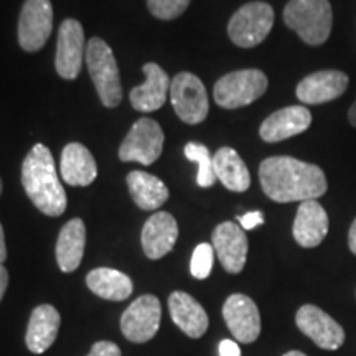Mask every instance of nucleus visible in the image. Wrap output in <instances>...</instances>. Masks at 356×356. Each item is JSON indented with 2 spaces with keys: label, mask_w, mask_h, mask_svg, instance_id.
Masks as SVG:
<instances>
[{
  "label": "nucleus",
  "mask_w": 356,
  "mask_h": 356,
  "mask_svg": "<svg viewBox=\"0 0 356 356\" xmlns=\"http://www.w3.org/2000/svg\"><path fill=\"white\" fill-rule=\"evenodd\" d=\"M8 286V273L3 266H0V302L3 299V293L7 291Z\"/></svg>",
  "instance_id": "nucleus-33"
},
{
  "label": "nucleus",
  "mask_w": 356,
  "mask_h": 356,
  "mask_svg": "<svg viewBox=\"0 0 356 356\" xmlns=\"http://www.w3.org/2000/svg\"><path fill=\"white\" fill-rule=\"evenodd\" d=\"M178 238L177 220L170 213L157 211L145 221L142 228V249L149 259H162L175 246Z\"/></svg>",
  "instance_id": "nucleus-17"
},
{
  "label": "nucleus",
  "mask_w": 356,
  "mask_h": 356,
  "mask_svg": "<svg viewBox=\"0 0 356 356\" xmlns=\"http://www.w3.org/2000/svg\"><path fill=\"white\" fill-rule=\"evenodd\" d=\"M22 185L30 202L43 215L53 218L63 215L68 200L47 145L35 144L26 154L22 165Z\"/></svg>",
  "instance_id": "nucleus-2"
},
{
  "label": "nucleus",
  "mask_w": 356,
  "mask_h": 356,
  "mask_svg": "<svg viewBox=\"0 0 356 356\" xmlns=\"http://www.w3.org/2000/svg\"><path fill=\"white\" fill-rule=\"evenodd\" d=\"M312 124V114L305 106H289L275 111L261 124L259 136L264 142H275L291 139L293 136L305 132Z\"/></svg>",
  "instance_id": "nucleus-16"
},
{
  "label": "nucleus",
  "mask_w": 356,
  "mask_h": 356,
  "mask_svg": "<svg viewBox=\"0 0 356 356\" xmlns=\"http://www.w3.org/2000/svg\"><path fill=\"white\" fill-rule=\"evenodd\" d=\"M211 241L222 269L229 274L241 273L248 257V238L241 226L233 221L221 222L213 231Z\"/></svg>",
  "instance_id": "nucleus-14"
},
{
  "label": "nucleus",
  "mask_w": 356,
  "mask_h": 356,
  "mask_svg": "<svg viewBox=\"0 0 356 356\" xmlns=\"http://www.w3.org/2000/svg\"><path fill=\"white\" fill-rule=\"evenodd\" d=\"M238 221H239V226H241L244 231H251V229H254L256 226L264 225V213L249 211V213H246V215L238 216Z\"/></svg>",
  "instance_id": "nucleus-31"
},
{
  "label": "nucleus",
  "mask_w": 356,
  "mask_h": 356,
  "mask_svg": "<svg viewBox=\"0 0 356 356\" xmlns=\"http://www.w3.org/2000/svg\"><path fill=\"white\" fill-rule=\"evenodd\" d=\"M284 22L302 42L318 47L332 33V6L328 0H291L284 8Z\"/></svg>",
  "instance_id": "nucleus-3"
},
{
  "label": "nucleus",
  "mask_w": 356,
  "mask_h": 356,
  "mask_svg": "<svg viewBox=\"0 0 356 356\" xmlns=\"http://www.w3.org/2000/svg\"><path fill=\"white\" fill-rule=\"evenodd\" d=\"M53 30V6L50 0H25L19 17V44L22 50L40 51Z\"/></svg>",
  "instance_id": "nucleus-9"
},
{
  "label": "nucleus",
  "mask_w": 356,
  "mask_h": 356,
  "mask_svg": "<svg viewBox=\"0 0 356 356\" xmlns=\"http://www.w3.org/2000/svg\"><path fill=\"white\" fill-rule=\"evenodd\" d=\"M191 0H147V7L155 19L175 20L188 8Z\"/></svg>",
  "instance_id": "nucleus-29"
},
{
  "label": "nucleus",
  "mask_w": 356,
  "mask_h": 356,
  "mask_svg": "<svg viewBox=\"0 0 356 356\" xmlns=\"http://www.w3.org/2000/svg\"><path fill=\"white\" fill-rule=\"evenodd\" d=\"M274 25V10L266 2H249L231 17L228 35L236 47L254 48L270 33Z\"/></svg>",
  "instance_id": "nucleus-6"
},
{
  "label": "nucleus",
  "mask_w": 356,
  "mask_h": 356,
  "mask_svg": "<svg viewBox=\"0 0 356 356\" xmlns=\"http://www.w3.org/2000/svg\"><path fill=\"white\" fill-rule=\"evenodd\" d=\"M284 356H307L302 353V351H289V353H286Z\"/></svg>",
  "instance_id": "nucleus-37"
},
{
  "label": "nucleus",
  "mask_w": 356,
  "mask_h": 356,
  "mask_svg": "<svg viewBox=\"0 0 356 356\" xmlns=\"http://www.w3.org/2000/svg\"><path fill=\"white\" fill-rule=\"evenodd\" d=\"M222 318L236 341L252 343L259 338L261 315L256 302L244 293H233L222 305Z\"/></svg>",
  "instance_id": "nucleus-13"
},
{
  "label": "nucleus",
  "mask_w": 356,
  "mask_h": 356,
  "mask_svg": "<svg viewBox=\"0 0 356 356\" xmlns=\"http://www.w3.org/2000/svg\"><path fill=\"white\" fill-rule=\"evenodd\" d=\"M7 259V246H6V234H3V228L0 225V266Z\"/></svg>",
  "instance_id": "nucleus-35"
},
{
  "label": "nucleus",
  "mask_w": 356,
  "mask_h": 356,
  "mask_svg": "<svg viewBox=\"0 0 356 356\" xmlns=\"http://www.w3.org/2000/svg\"><path fill=\"white\" fill-rule=\"evenodd\" d=\"M86 65L97 96L106 108H118L122 101V84L118 61L109 44L101 38H91L86 44Z\"/></svg>",
  "instance_id": "nucleus-4"
},
{
  "label": "nucleus",
  "mask_w": 356,
  "mask_h": 356,
  "mask_svg": "<svg viewBox=\"0 0 356 356\" xmlns=\"http://www.w3.org/2000/svg\"><path fill=\"white\" fill-rule=\"evenodd\" d=\"M162 305L155 296L145 293L136 299L121 317L122 335L134 343H147L157 335Z\"/></svg>",
  "instance_id": "nucleus-10"
},
{
  "label": "nucleus",
  "mask_w": 356,
  "mask_h": 356,
  "mask_svg": "<svg viewBox=\"0 0 356 356\" xmlns=\"http://www.w3.org/2000/svg\"><path fill=\"white\" fill-rule=\"evenodd\" d=\"M259 180L266 197L277 203L317 200L328 188L322 168L287 155L262 160Z\"/></svg>",
  "instance_id": "nucleus-1"
},
{
  "label": "nucleus",
  "mask_w": 356,
  "mask_h": 356,
  "mask_svg": "<svg viewBox=\"0 0 356 356\" xmlns=\"http://www.w3.org/2000/svg\"><path fill=\"white\" fill-rule=\"evenodd\" d=\"M170 101L178 118L191 126L203 122L210 111L207 88L193 73H178L172 79Z\"/></svg>",
  "instance_id": "nucleus-7"
},
{
  "label": "nucleus",
  "mask_w": 356,
  "mask_h": 356,
  "mask_svg": "<svg viewBox=\"0 0 356 356\" xmlns=\"http://www.w3.org/2000/svg\"><path fill=\"white\" fill-rule=\"evenodd\" d=\"M168 309H170L173 323L190 338L203 337L208 330L210 320H208L207 312L190 293L181 291L173 292L168 299Z\"/></svg>",
  "instance_id": "nucleus-20"
},
{
  "label": "nucleus",
  "mask_w": 356,
  "mask_h": 356,
  "mask_svg": "<svg viewBox=\"0 0 356 356\" xmlns=\"http://www.w3.org/2000/svg\"><path fill=\"white\" fill-rule=\"evenodd\" d=\"M299 330L320 348L333 351L345 343V330L317 305H302L296 315Z\"/></svg>",
  "instance_id": "nucleus-12"
},
{
  "label": "nucleus",
  "mask_w": 356,
  "mask_h": 356,
  "mask_svg": "<svg viewBox=\"0 0 356 356\" xmlns=\"http://www.w3.org/2000/svg\"><path fill=\"white\" fill-rule=\"evenodd\" d=\"M86 61V40L83 25L74 19H66L60 25L56 40V73L63 79H76Z\"/></svg>",
  "instance_id": "nucleus-11"
},
{
  "label": "nucleus",
  "mask_w": 356,
  "mask_h": 356,
  "mask_svg": "<svg viewBox=\"0 0 356 356\" xmlns=\"http://www.w3.org/2000/svg\"><path fill=\"white\" fill-rule=\"evenodd\" d=\"M163 140H165V136L160 124L150 118H140L119 147V159L122 162H139L142 165H152L162 154Z\"/></svg>",
  "instance_id": "nucleus-8"
},
{
  "label": "nucleus",
  "mask_w": 356,
  "mask_h": 356,
  "mask_svg": "<svg viewBox=\"0 0 356 356\" xmlns=\"http://www.w3.org/2000/svg\"><path fill=\"white\" fill-rule=\"evenodd\" d=\"M86 284L92 293L106 300L121 302L131 297L134 291L132 280L121 270L109 267H97L86 275Z\"/></svg>",
  "instance_id": "nucleus-26"
},
{
  "label": "nucleus",
  "mask_w": 356,
  "mask_h": 356,
  "mask_svg": "<svg viewBox=\"0 0 356 356\" xmlns=\"http://www.w3.org/2000/svg\"><path fill=\"white\" fill-rule=\"evenodd\" d=\"M328 215L317 200L302 202L297 208L296 220H293L292 234L297 244L302 248H317L328 233Z\"/></svg>",
  "instance_id": "nucleus-18"
},
{
  "label": "nucleus",
  "mask_w": 356,
  "mask_h": 356,
  "mask_svg": "<svg viewBox=\"0 0 356 356\" xmlns=\"http://www.w3.org/2000/svg\"><path fill=\"white\" fill-rule=\"evenodd\" d=\"M220 356H241V350L236 341L222 340L220 343Z\"/></svg>",
  "instance_id": "nucleus-32"
},
{
  "label": "nucleus",
  "mask_w": 356,
  "mask_h": 356,
  "mask_svg": "<svg viewBox=\"0 0 356 356\" xmlns=\"http://www.w3.org/2000/svg\"><path fill=\"white\" fill-rule=\"evenodd\" d=\"M213 261H215V249H213V244L202 243L195 248L193 256H191L190 262V270L191 275L195 279H207L208 275L211 274L213 269Z\"/></svg>",
  "instance_id": "nucleus-28"
},
{
  "label": "nucleus",
  "mask_w": 356,
  "mask_h": 356,
  "mask_svg": "<svg viewBox=\"0 0 356 356\" xmlns=\"http://www.w3.org/2000/svg\"><path fill=\"white\" fill-rule=\"evenodd\" d=\"M348 121L353 127H356V101L351 104V108L348 111Z\"/></svg>",
  "instance_id": "nucleus-36"
},
{
  "label": "nucleus",
  "mask_w": 356,
  "mask_h": 356,
  "mask_svg": "<svg viewBox=\"0 0 356 356\" xmlns=\"http://www.w3.org/2000/svg\"><path fill=\"white\" fill-rule=\"evenodd\" d=\"M216 180H220L229 191L243 193L251 186V175L241 155L231 147H221L213 155Z\"/></svg>",
  "instance_id": "nucleus-24"
},
{
  "label": "nucleus",
  "mask_w": 356,
  "mask_h": 356,
  "mask_svg": "<svg viewBox=\"0 0 356 356\" xmlns=\"http://www.w3.org/2000/svg\"><path fill=\"white\" fill-rule=\"evenodd\" d=\"M348 246H350V251L353 252L356 256V218L355 221L351 222L350 226V233H348Z\"/></svg>",
  "instance_id": "nucleus-34"
},
{
  "label": "nucleus",
  "mask_w": 356,
  "mask_h": 356,
  "mask_svg": "<svg viewBox=\"0 0 356 356\" xmlns=\"http://www.w3.org/2000/svg\"><path fill=\"white\" fill-rule=\"evenodd\" d=\"M0 193H2V178H0Z\"/></svg>",
  "instance_id": "nucleus-38"
},
{
  "label": "nucleus",
  "mask_w": 356,
  "mask_h": 356,
  "mask_svg": "<svg viewBox=\"0 0 356 356\" xmlns=\"http://www.w3.org/2000/svg\"><path fill=\"white\" fill-rule=\"evenodd\" d=\"M127 186L134 203L145 211L159 210L170 197L167 185L160 178L147 172L134 170L129 173Z\"/></svg>",
  "instance_id": "nucleus-25"
},
{
  "label": "nucleus",
  "mask_w": 356,
  "mask_h": 356,
  "mask_svg": "<svg viewBox=\"0 0 356 356\" xmlns=\"http://www.w3.org/2000/svg\"><path fill=\"white\" fill-rule=\"evenodd\" d=\"M350 79L343 71L323 70L312 73L297 84L296 95L304 104H323L340 97L348 88Z\"/></svg>",
  "instance_id": "nucleus-15"
},
{
  "label": "nucleus",
  "mask_w": 356,
  "mask_h": 356,
  "mask_svg": "<svg viewBox=\"0 0 356 356\" xmlns=\"http://www.w3.org/2000/svg\"><path fill=\"white\" fill-rule=\"evenodd\" d=\"M61 178L71 186H88L96 180L97 165L88 147L71 142L61 152Z\"/></svg>",
  "instance_id": "nucleus-21"
},
{
  "label": "nucleus",
  "mask_w": 356,
  "mask_h": 356,
  "mask_svg": "<svg viewBox=\"0 0 356 356\" xmlns=\"http://www.w3.org/2000/svg\"><path fill=\"white\" fill-rule=\"evenodd\" d=\"M86 356H122L121 348L113 341H96Z\"/></svg>",
  "instance_id": "nucleus-30"
},
{
  "label": "nucleus",
  "mask_w": 356,
  "mask_h": 356,
  "mask_svg": "<svg viewBox=\"0 0 356 356\" xmlns=\"http://www.w3.org/2000/svg\"><path fill=\"white\" fill-rule=\"evenodd\" d=\"M61 317L53 305L43 304L30 315L29 328H26V346L35 355H42L55 343L58 330H60Z\"/></svg>",
  "instance_id": "nucleus-22"
},
{
  "label": "nucleus",
  "mask_w": 356,
  "mask_h": 356,
  "mask_svg": "<svg viewBox=\"0 0 356 356\" xmlns=\"http://www.w3.org/2000/svg\"><path fill=\"white\" fill-rule=\"evenodd\" d=\"M185 157L190 162L198 163V175L197 184L202 188H210L216 184V173L215 167H213V155L210 154L207 145L198 144V142H188L185 145Z\"/></svg>",
  "instance_id": "nucleus-27"
},
{
  "label": "nucleus",
  "mask_w": 356,
  "mask_h": 356,
  "mask_svg": "<svg viewBox=\"0 0 356 356\" xmlns=\"http://www.w3.org/2000/svg\"><path fill=\"white\" fill-rule=\"evenodd\" d=\"M142 70L145 83L132 89L131 104L139 113H154L165 104L167 92H170V79L157 63H145Z\"/></svg>",
  "instance_id": "nucleus-19"
},
{
  "label": "nucleus",
  "mask_w": 356,
  "mask_h": 356,
  "mask_svg": "<svg viewBox=\"0 0 356 356\" xmlns=\"http://www.w3.org/2000/svg\"><path fill=\"white\" fill-rule=\"evenodd\" d=\"M267 86L269 81L261 70H239L218 79L213 96L220 108L239 109L259 99Z\"/></svg>",
  "instance_id": "nucleus-5"
},
{
  "label": "nucleus",
  "mask_w": 356,
  "mask_h": 356,
  "mask_svg": "<svg viewBox=\"0 0 356 356\" xmlns=\"http://www.w3.org/2000/svg\"><path fill=\"white\" fill-rule=\"evenodd\" d=\"M86 246V226L81 218H73L61 228L56 241V262L63 273H74L83 261Z\"/></svg>",
  "instance_id": "nucleus-23"
}]
</instances>
